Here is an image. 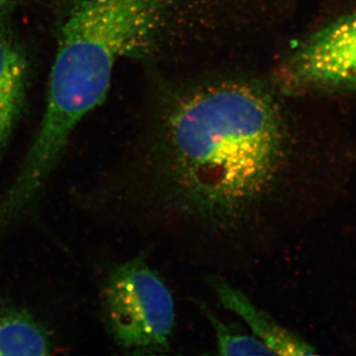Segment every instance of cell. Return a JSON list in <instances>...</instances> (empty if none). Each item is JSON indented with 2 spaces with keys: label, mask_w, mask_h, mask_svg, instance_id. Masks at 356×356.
I'll use <instances>...</instances> for the list:
<instances>
[{
  "label": "cell",
  "mask_w": 356,
  "mask_h": 356,
  "mask_svg": "<svg viewBox=\"0 0 356 356\" xmlns=\"http://www.w3.org/2000/svg\"><path fill=\"white\" fill-rule=\"evenodd\" d=\"M207 282L224 309L242 318L250 334L257 337L276 355H317L318 348L315 346L280 324L245 293L229 284L221 276L212 274Z\"/></svg>",
  "instance_id": "obj_5"
},
{
  "label": "cell",
  "mask_w": 356,
  "mask_h": 356,
  "mask_svg": "<svg viewBox=\"0 0 356 356\" xmlns=\"http://www.w3.org/2000/svg\"><path fill=\"white\" fill-rule=\"evenodd\" d=\"M351 166L300 137L261 91L229 84L185 100L151 134L126 198L151 248L220 273L245 270L324 216Z\"/></svg>",
  "instance_id": "obj_1"
},
{
  "label": "cell",
  "mask_w": 356,
  "mask_h": 356,
  "mask_svg": "<svg viewBox=\"0 0 356 356\" xmlns=\"http://www.w3.org/2000/svg\"><path fill=\"white\" fill-rule=\"evenodd\" d=\"M194 302L214 332L218 355H276L254 334L243 331L238 325L224 322L201 300Z\"/></svg>",
  "instance_id": "obj_7"
},
{
  "label": "cell",
  "mask_w": 356,
  "mask_h": 356,
  "mask_svg": "<svg viewBox=\"0 0 356 356\" xmlns=\"http://www.w3.org/2000/svg\"><path fill=\"white\" fill-rule=\"evenodd\" d=\"M9 0H0V11L1 9H3L4 7L6 6V4L8 3Z\"/></svg>",
  "instance_id": "obj_10"
},
{
  "label": "cell",
  "mask_w": 356,
  "mask_h": 356,
  "mask_svg": "<svg viewBox=\"0 0 356 356\" xmlns=\"http://www.w3.org/2000/svg\"><path fill=\"white\" fill-rule=\"evenodd\" d=\"M26 60L19 49L0 32V81L25 86Z\"/></svg>",
  "instance_id": "obj_9"
},
{
  "label": "cell",
  "mask_w": 356,
  "mask_h": 356,
  "mask_svg": "<svg viewBox=\"0 0 356 356\" xmlns=\"http://www.w3.org/2000/svg\"><path fill=\"white\" fill-rule=\"evenodd\" d=\"M105 327L118 348L134 355H163L177 331L175 298L163 276L138 255L115 267L102 290Z\"/></svg>",
  "instance_id": "obj_3"
},
{
  "label": "cell",
  "mask_w": 356,
  "mask_h": 356,
  "mask_svg": "<svg viewBox=\"0 0 356 356\" xmlns=\"http://www.w3.org/2000/svg\"><path fill=\"white\" fill-rule=\"evenodd\" d=\"M53 350L50 334L32 314L0 307V355H48Z\"/></svg>",
  "instance_id": "obj_6"
},
{
  "label": "cell",
  "mask_w": 356,
  "mask_h": 356,
  "mask_svg": "<svg viewBox=\"0 0 356 356\" xmlns=\"http://www.w3.org/2000/svg\"><path fill=\"white\" fill-rule=\"evenodd\" d=\"M275 81L293 95L356 93V6L309 35L280 65Z\"/></svg>",
  "instance_id": "obj_4"
},
{
  "label": "cell",
  "mask_w": 356,
  "mask_h": 356,
  "mask_svg": "<svg viewBox=\"0 0 356 356\" xmlns=\"http://www.w3.org/2000/svg\"><path fill=\"white\" fill-rule=\"evenodd\" d=\"M24 86L0 81V153L6 149L19 119Z\"/></svg>",
  "instance_id": "obj_8"
},
{
  "label": "cell",
  "mask_w": 356,
  "mask_h": 356,
  "mask_svg": "<svg viewBox=\"0 0 356 356\" xmlns=\"http://www.w3.org/2000/svg\"><path fill=\"white\" fill-rule=\"evenodd\" d=\"M175 0H76L65 18L39 131L0 200L13 222L38 197L74 129L108 93L115 65L147 56Z\"/></svg>",
  "instance_id": "obj_2"
}]
</instances>
